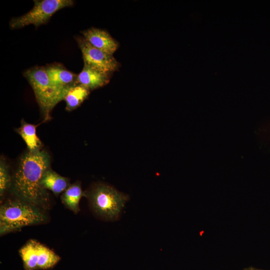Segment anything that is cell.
I'll list each match as a JSON object with an SVG mask.
<instances>
[{"instance_id": "cell-1", "label": "cell", "mask_w": 270, "mask_h": 270, "mask_svg": "<svg viewBox=\"0 0 270 270\" xmlns=\"http://www.w3.org/2000/svg\"><path fill=\"white\" fill-rule=\"evenodd\" d=\"M49 154L42 149L28 151L20 158L12 176L11 190L20 200L43 210L50 208L48 194L41 185L44 172L50 168Z\"/></svg>"}, {"instance_id": "cell-2", "label": "cell", "mask_w": 270, "mask_h": 270, "mask_svg": "<svg viewBox=\"0 0 270 270\" xmlns=\"http://www.w3.org/2000/svg\"><path fill=\"white\" fill-rule=\"evenodd\" d=\"M47 220L44 212L37 206L18 198L8 200L0 208V234L42 224Z\"/></svg>"}, {"instance_id": "cell-3", "label": "cell", "mask_w": 270, "mask_h": 270, "mask_svg": "<svg viewBox=\"0 0 270 270\" xmlns=\"http://www.w3.org/2000/svg\"><path fill=\"white\" fill-rule=\"evenodd\" d=\"M90 207L98 217L106 220L118 218L125 204L128 195L118 191L113 187L103 183H98L85 192Z\"/></svg>"}, {"instance_id": "cell-4", "label": "cell", "mask_w": 270, "mask_h": 270, "mask_svg": "<svg viewBox=\"0 0 270 270\" xmlns=\"http://www.w3.org/2000/svg\"><path fill=\"white\" fill-rule=\"evenodd\" d=\"M24 76L34 90L44 120H49L52 110L64 100L66 94L52 84L44 67L36 66L27 70Z\"/></svg>"}, {"instance_id": "cell-5", "label": "cell", "mask_w": 270, "mask_h": 270, "mask_svg": "<svg viewBox=\"0 0 270 270\" xmlns=\"http://www.w3.org/2000/svg\"><path fill=\"white\" fill-rule=\"evenodd\" d=\"M34 6L28 12L14 18L10 22L11 29L23 28L29 24L38 27L46 24L58 10L73 6L72 0H34Z\"/></svg>"}, {"instance_id": "cell-6", "label": "cell", "mask_w": 270, "mask_h": 270, "mask_svg": "<svg viewBox=\"0 0 270 270\" xmlns=\"http://www.w3.org/2000/svg\"><path fill=\"white\" fill-rule=\"evenodd\" d=\"M24 270H46L60 260L52 250L34 240L28 241L19 250Z\"/></svg>"}, {"instance_id": "cell-7", "label": "cell", "mask_w": 270, "mask_h": 270, "mask_svg": "<svg viewBox=\"0 0 270 270\" xmlns=\"http://www.w3.org/2000/svg\"><path fill=\"white\" fill-rule=\"evenodd\" d=\"M75 39L82 52L84 64L110 74L118 70L120 64L113 55L95 48L83 36H76Z\"/></svg>"}, {"instance_id": "cell-8", "label": "cell", "mask_w": 270, "mask_h": 270, "mask_svg": "<svg viewBox=\"0 0 270 270\" xmlns=\"http://www.w3.org/2000/svg\"><path fill=\"white\" fill-rule=\"evenodd\" d=\"M81 33L92 46L110 54L113 55L119 46L118 42L104 30L92 28Z\"/></svg>"}, {"instance_id": "cell-9", "label": "cell", "mask_w": 270, "mask_h": 270, "mask_svg": "<svg viewBox=\"0 0 270 270\" xmlns=\"http://www.w3.org/2000/svg\"><path fill=\"white\" fill-rule=\"evenodd\" d=\"M44 68L52 84L65 94L68 88L77 83L78 75L62 65L53 64Z\"/></svg>"}, {"instance_id": "cell-10", "label": "cell", "mask_w": 270, "mask_h": 270, "mask_svg": "<svg viewBox=\"0 0 270 270\" xmlns=\"http://www.w3.org/2000/svg\"><path fill=\"white\" fill-rule=\"evenodd\" d=\"M111 74L84 64L82 70L77 76L76 82L90 90H93L107 84Z\"/></svg>"}, {"instance_id": "cell-11", "label": "cell", "mask_w": 270, "mask_h": 270, "mask_svg": "<svg viewBox=\"0 0 270 270\" xmlns=\"http://www.w3.org/2000/svg\"><path fill=\"white\" fill-rule=\"evenodd\" d=\"M41 185L46 190H50L57 196L68 188L70 186V180L60 175L50 168L42 176Z\"/></svg>"}, {"instance_id": "cell-12", "label": "cell", "mask_w": 270, "mask_h": 270, "mask_svg": "<svg viewBox=\"0 0 270 270\" xmlns=\"http://www.w3.org/2000/svg\"><path fill=\"white\" fill-rule=\"evenodd\" d=\"M85 196L78 182L74 183L68 187L60 196L62 203L65 207L74 214L80 210V201L82 196Z\"/></svg>"}, {"instance_id": "cell-13", "label": "cell", "mask_w": 270, "mask_h": 270, "mask_svg": "<svg viewBox=\"0 0 270 270\" xmlns=\"http://www.w3.org/2000/svg\"><path fill=\"white\" fill-rule=\"evenodd\" d=\"M90 91L88 88L78 83L68 88L64 98L66 110L70 111L80 106L88 98Z\"/></svg>"}, {"instance_id": "cell-14", "label": "cell", "mask_w": 270, "mask_h": 270, "mask_svg": "<svg viewBox=\"0 0 270 270\" xmlns=\"http://www.w3.org/2000/svg\"><path fill=\"white\" fill-rule=\"evenodd\" d=\"M36 126L22 120L21 126L17 129L18 133L25 142L28 150L31 152L42 149V142L36 135Z\"/></svg>"}, {"instance_id": "cell-15", "label": "cell", "mask_w": 270, "mask_h": 270, "mask_svg": "<svg viewBox=\"0 0 270 270\" xmlns=\"http://www.w3.org/2000/svg\"><path fill=\"white\" fill-rule=\"evenodd\" d=\"M12 184V178L10 175L9 167L4 158L0 161V196L2 198Z\"/></svg>"}, {"instance_id": "cell-16", "label": "cell", "mask_w": 270, "mask_h": 270, "mask_svg": "<svg viewBox=\"0 0 270 270\" xmlns=\"http://www.w3.org/2000/svg\"><path fill=\"white\" fill-rule=\"evenodd\" d=\"M244 270H260L254 268H246L244 269Z\"/></svg>"}]
</instances>
